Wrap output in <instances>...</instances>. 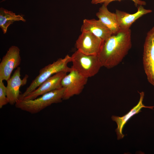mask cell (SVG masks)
Wrapping results in <instances>:
<instances>
[{
  "mask_svg": "<svg viewBox=\"0 0 154 154\" xmlns=\"http://www.w3.org/2000/svg\"><path fill=\"white\" fill-rule=\"evenodd\" d=\"M121 0H92L91 3L93 4L98 3H106L108 4L111 2L115 1H120ZM133 2L136 6L139 5H145L146 3L144 1L141 0H131Z\"/></svg>",
  "mask_w": 154,
  "mask_h": 154,
  "instance_id": "cell-17",
  "label": "cell"
},
{
  "mask_svg": "<svg viewBox=\"0 0 154 154\" xmlns=\"http://www.w3.org/2000/svg\"><path fill=\"white\" fill-rule=\"evenodd\" d=\"M21 61L20 50L12 46L3 57L0 63V80L7 81L10 78L14 69L20 65Z\"/></svg>",
  "mask_w": 154,
  "mask_h": 154,
  "instance_id": "cell-7",
  "label": "cell"
},
{
  "mask_svg": "<svg viewBox=\"0 0 154 154\" xmlns=\"http://www.w3.org/2000/svg\"><path fill=\"white\" fill-rule=\"evenodd\" d=\"M63 88L45 94L39 98L29 100H18L16 108L31 114L37 113L53 104L60 103L63 100Z\"/></svg>",
  "mask_w": 154,
  "mask_h": 154,
  "instance_id": "cell-2",
  "label": "cell"
},
{
  "mask_svg": "<svg viewBox=\"0 0 154 154\" xmlns=\"http://www.w3.org/2000/svg\"><path fill=\"white\" fill-rule=\"evenodd\" d=\"M16 21L25 22L26 20L22 15H16L12 11H9L3 8H0V27L4 34L6 33L9 26Z\"/></svg>",
  "mask_w": 154,
  "mask_h": 154,
  "instance_id": "cell-15",
  "label": "cell"
},
{
  "mask_svg": "<svg viewBox=\"0 0 154 154\" xmlns=\"http://www.w3.org/2000/svg\"><path fill=\"white\" fill-rule=\"evenodd\" d=\"M152 11L145 9L143 5L138 6L137 11L136 13L131 14L116 9V14L120 30H126L130 29L133 23L142 16L150 13Z\"/></svg>",
  "mask_w": 154,
  "mask_h": 154,
  "instance_id": "cell-12",
  "label": "cell"
},
{
  "mask_svg": "<svg viewBox=\"0 0 154 154\" xmlns=\"http://www.w3.org/2000/svg\"><path fill=\"white\" fill-rule=\"evenodd\" d=\"M71 62V57L66 55L64 58H59L52 63L41 69L38 75L32 80L30 84L22 94H20L19 100H21L27 95L36 89L45 81L54 74L62 71L69 72L71 68L68 66Z\"/></svg>",
  "mask_w": 154,
  "mask_h": 154,
  "instance_id": "cell-3",
  "label": "cell"
},
{
  "mask_svg": "<svg viewBox=\"0 0 154 154\" xmlns=\"http://www.w3.org/2000/svg\"><path fill=\"white\" fill-rule=\"evenodd\" d=\"M139 93L140 95V98L138 103L127 113L121 117L115 116H112L111 117L112 120L115 121L117 125V127L116 129V131L117 135L118 140L123 138L125 136L122 133L123 127L131 117L141 112V110L142 108H147L152 110L153 109L154 106H145L143 104V101L144 96V92H142Z\"/></svg>",
  "mask_w": 154,
  "mask_h": 154,
  "instance_id": "cell-11",
  "label": "cell"
},
{
  "mask_svg": "<svg viewBox=\"0 0 154 154\" xmlns=\"http://www.w3.org/2000/svg\"><path fill=\"white\" fill-rule=\"evenodd\" d=\"M71 57V68L88 78L96 75L102 67L98 55H87L77 50Z\"/></svg>",
  "mask_w": 154,
  "mask_h": 154,
  "instance_id": "cell-4",
  "label": "cell"
},
{
  "mask_svg": "<svg viewBox=\"0 0 154 154\" xmlns=\"http://www.w3.org/2000/svg\"><path fill=\"white\" fill-rule=\"evenodd\" d=\"M76 42L77 50L87 55H98L104 41L89 31H83Z\"/></svg>",
  "mask_w": 154,
  "mask_h": 154,
  "instance_id": "cell-8",
  "label": "cell"
},
{
  "mask_svg": "<svg viewBox=\"0 0 154 154\" xmlns=\"http://www.w3.org/2000/svg\"><path fill=\"white\" fill-rule=\"evenodd\" d=\"M20 67H18L15 71L13 75L7 81L6 86L7 97L9 103L11 105L15 104L19 100L20 88L21 86L25 85L27 82L28 76L26 74L24 78H21Z\"/></svg>",
  "mask_w": 154,
  "mask_h": 154,
  "instance_id": "cell-10",
  "label": "cell"
},
{
  "mask_svg": "<svg viewBox=\"0 0 154 154\" xmlns=\"http://www.w3.org/2000/svg\"><path fill=\"white\" fill-rule=\"evenodd\" d=\"M9 103L7 97L6 87L3 80H0V108Z\"/></svg>",
  "mask_w": 154,
  "mask_h": 154,
  "instance_id": "cell-16",
  "label": "cell"
},
{
  "mask_svg": "<svg viewBox=\"0 0 154 154\" xmlns=\"http://www.w3.org/2000/svg\"><path fill=\"white\" fill-rule=\"evenodd\" d=\"M67 73L66 72L62 71L54 74L42 83L36 89L20 100H27L34 99L39 96L62 88V80Z\"/></svg>",
  "mask_w": 154,
  "mask_h": 154,
  "instance_id": "cell-9",
  "label": "cell"
},
{
  "mask_svg": "<svg viewBox=\"0 0 154 154\" xmlns=\"http://www.w3.org/2000/svg\"><path fill=\"white\" fill-rule=\"evenodd\" d=\"M143 62L148 81L154 86V26L147 34L144 45Z\"/></svg>",
  "mask_w": 154,
  "mask_h": 154,
  "instance_id": "cell-6",
  "label": "cell"
},
{
  "mask_svg": "<svg viewBox=\"0 0 154 154\" xmlns=\"http://www.w3.org/2000/svg\"><path fill=\"white\" fill-rule=\"evenodd\" d=\"M131 34L130 29L120 30L104 41L98 55L102 67L111 68L122 61L131 47Z\"/></svg>",
  "mask_w": 154,
  "mask_h": 154,
  "instance_id": "cell-1",
  "label": "cell"
},
{
  "mask_svg": "<svg viewBox=\"0 0 154 154\" xmlns=\"http://www.w3.org/2000/svg\"><path fill=\"white\" fill-rule=\"evenodd\" d=\"M88 80V78L82 76L71 68L69 74L62 80V86L64 89L63 100H67L74 95L80 94Z\"/></svg>",
  "mask_w": 154,
  "mask_h": 154,
  "instance_id": "cell-5",
  "label": "cell"
},
{
  "mask_svg": "<svg viewBox=\"0 0 154 154\" xmlns=\"http://www.w3.org/2000/svg\"><path fill=\"white\" fill-rule=\"evenodd\" d=\"M108 4L103 3L96 13V16L104 25L108 28L113 34L120 31L116 13H112L108 9Z\"/></svg>",
  "mask_w": 154,
  "mask_h": 154,
  "instance_id": "cell-14",
  "label": "cell"
},
{
  "mask_svg": "<svg viewBox=\"0 0 154 154\" xmlns=\"http://www.w3.org/2000/svg\"><path fill=\"white\" fill-rule=\"evenodd\" d=\"M81 31L82 32H90L104 41L113 34L111 31L99 19H84Z\"/></svg>",
  "mask_w": 154,
  "mask_h": 154,
  "instance_id": "cell-13",
  "label": "cell"
}]
</instances>
